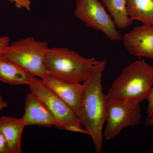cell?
Segmentation results:
<instances>
[{
    "label": "cell",
    "instance_id": "obj_1",
    "mask_svg": "<svg viewBox=\"0 0 153 153\" xmlns=\"http://www.w3.org/2000/svg\"><path fill=\"white\" fill-rule=\"evenodd\" d=\"M106 59L100 61L90 76L83 82V92L79 112L76 114L80 123L89 132L97 152L102 150V130L105 122L107 100L101 85Z\"/></svg>",
    "mask_w": 153,
    "mask_h": 153
},
{
    "label": "cell",
    "instance_id": "obj_2",
    "mask_svg": "<svg viewBox=\"0 0 153 153\" xmlns=\"http://www.w3.org/2000/svg\"><path fill=\"white\" fill-rule=\"evenodd\" d=\"M153 85V66L144 59L133 62L116 77L106 95L108 100L139 104Z\"/></svg>",
    "mask_w": 153,
    "mask_h": 153
},
{
    "label": "cell",
    "instance_id": "obj_3",
    "mask_svg": "<svg viewBox=\"0 0 153 153\" xmlns=\"http://www.w3.org/2000/svg\"><path fill=\"white\" fill-rule=\"evenodd\" d=\"M99 61L66 47L50 48L44 62L47 74L65 82L79 83L90 76Z\"/></svg>",
    "mask_w": 153,
    "mask_h": 153
},
{
    "label": "cell",
    "instance_id": "obj_4",
    "mask_svg": "<svg viewBox=\"0 0 153 153\" xmlns=\"http://www.w3.org/2000/svg\"><path fill=\"white\" fill-rule=\"evenodd\" d=\"M49 49L47 41H38L30 36L10 45L3 55L30 76L42 79L47 74L44 62Z\"/></svg>",
    "mask_w": 153,
    "mask_h": 153
},
{
    "label": "cell",
    "instance_id": "obj_5",
    "mask_svg": "<svg viewBox=\"0 0 153 153\" xmlns=\"http://www.w3.org/2000/svg\"><path fill=\"white\" fill-rule=\"evenodd\" d=\"M74 15L88 27L102 31L112 41L123 39L112 17L99 0H76Z\"/></svg>",
    "mask_w": 153,
    "mask_h": 153
},
{
    "label": "cell",
    "instance_id": "obj_6",
    "mask_svg": "<svg viewBox=\"0 0 153 153\" xmlns=\"http://www.w3.org/2000/svg\"><path fill=\"white\" fill-rule=\"evenodd\" d=\"M141 119L139 104L107 100L104 136L107 140L114 138L123 129L139 124Z\"/></svg>",
    "mask_w": 153,
    "mask_h": 153
},
{
    "label": "cell",
    "instance_id": "obj_7",
    "mask_svg": "<svg viewBox=\"0 0 153 153\" xmlns=\"http://www.w3.org/2000/svg\"><path fill=\"white\" fill-rule=\"evenodd\" d=\"M30 88L31 92L42 100L52 114L64 128L69 125L82 127L77 116L70 107L38 77H32Z\"/></svg>",
    "mask_w": 153,
    "mask_h": 153
},
{
    "label": "cell",
    "instance_id": "obj_8",
    "mask_svg": "<svg viewBox=\"0 0 153 153\" xmlns=\"http://www.w3.org/2000/svg\"><path fill=\"white\" fill-rule=\"evenodd\" d=\"M25 114L21 118L26 126L37 125L64 130L60 123L52 114L39 97L32 92L27 94L25 100Z\"/></svg>",
    "mask_w": 153,
    "mask_h": 153
},
{
    "label": "cell",
    "instance_id": "obj_9",
    "mask_svg": "<svg viewBox=\"0 0 153 153\" xmlns=\"http://www.w3.org/2000/svg\"><path fill=\"white\" fill-rule=\"evenodd\" d=\"M124 45L130 54L153 59V26L141 25L123 36Z\"/></svg>",
    "mask_w": 153,
    "mask_h": 153
},
{
    "label": "cell",
    "instance_id": "obj_10",
    "mask_svg": "<svg viewBox=\"0 0 153 153\" xmlns=\"http://www.w3.org/2000/svg\"><path fill=\"white\" fill-rule=\"evenodd\" d=\"M42 79L49 88L70 107L76 114L79 112L84 85L59 80L47 74Z\"/></svg>",
    "mask_w": 153,
    "mask_h": 153
},
{
    "label": "cell",
    "instance_id": "obj_11",
    "mask_svg": "<svg viewBox=\"0 0 153 153\" xmlns=\"http://www.w3.org/2000/svg\"><path fill=\"white\" fill-rule=\"evenodd\" d=\"M25 126L21 119L3 116L0 118V130L5 138L10 153H22L21 140Z\"/></svg>",
    "mask_w": 153,
    "mask_h": 153
},
{
    "label": "cell",
    "instance_id": "obj_12",
    "mask_svg": "<svg viewBox=\"0 0 153 153\" xmlns=\"http://www.w3.org/2000/svg\"><path fill=\"white\" fill-rule=\"evenodd\" d=\"M32 77L10 59L0 56L1 82L11 85H29Z\"/></svg>",
    "mask_w": 153,
    "mask_h": 153
},
{
    "label": "cell",
    "instance_id": "obj_13",
    "mask_svg": "<svg viewBox=\"0 0 153 153\" xmlns=\"http://www.w3.org/2000/svg\"><path fill=\"white\" fill-rule=\"evenodd\" d=\"M126 8L132 21L153 26V0H125Z\"/></svg>",
    "mask_w": 153,
    "mask_h": 153
},
{
    "label": "cell",
    "instance_id": "obj_14",
    "mask_svg": "<svg viewBox=\"0 0 153 153\" xmlns=\"http://www.w3.org/2000/svg\"><path fill=\"white\" fill-rule=\"evenodd\" d=\"M102 4L112 17L117 27L120 30L127 28L132 24L129 17L125 0H100Z\"/></svg>",
    "mask_w": 153,
    "mask_h": 153
},
{
    "label": "cell",
    "instance_id": "obj_15",
    "mask_svg": "<svg viewBox=\"0 0 153 153\" xmlns=\"http://www.w3.org/2000/svg\"><path fill=\"white\" fill-rule=\"evenodd\" d=\"M12 3H14L15 5L18 8H24L28 11L31 10V2L30 0H8Z\"/></svg>",
    "mask_w": 153,
    "mask_h": 153
},
{
    "label": "cell",
    "instance_id": "obj_16",
    "mask_svg": "<svg viewBox=\"0 0 153 153\" xmlns=\"http://www.w3.org/2000/svg\"><path fill=\"white\" fill-rule=\"evenodd\" d=\"M10 38L7 36L0 37V56L2 55L10 46Z\"/></svg>",
    "mask_w": 153,
    "mask_h": 153
},
{
    "label": "cell",
    "instance_id": "obj_17",
    "mask_svg": "<svg viewBox=\"0 0 153 153\" xmlns=\"http://www.w3.org/2000/svg\"><path fill=\"white\" fill-rule=\"evenodd\" d=\"M0 153H10L5 138L0 130Z\"/></svg>",
    "mask_w": 153,
    "mask_h": 153
},
{
    "label": "cell",
    "instance_id": "obj_18",
    "mask_svg": "<svg viewBox=\"0 0 153 153\" xmlns=\"http://www.w3.org/2000/svg\"><path fill=\"white\" fill-rule=\"evenodd\" d=\"M148 101L147 113L148 117L153 116V85L146 99Z\"/></svg>",
    "mask_w": 153,
    "mask_h": 153
},
{
    "label": "cell",
    "instance_id": "obj_19",
    "mask_svg": "<svg viewBox=\"0 0 153 153\" xmlns=\"http://www.w3.org/2000/svg\"><path fill=\"white\" fill-rule=\"evenodd\" d=\"M64 130L76 132L81 133L89 135V132L86 129H84L81 127L76 125H69L66 126L64 128Z\"/></svg>",
    "mask_w": 153,
    "mask_h": 153
},
{
    "label": "cell",
    "instance_id": "obj_20",
    "mask_svg": "<svg viewBox=\"0 0 153 153\" xmlns=\"http://www.w3.org/2000/svg\"><path fill=\"white\" fill-rule=\"evenodd\" d=\"M8 103L7 101H4L3 99L2 95L0 94V111H1L3 108H6L8 107Z\"/></svg>",
    "mask_w": 153,
    "mask_h": 153
},
{
    "label": "cell",
    "instance_id": "obj_21",
    "mask_svg": "<svg viewBox=\"0 0 153 153\" xmlns=\"http://www.w3.org/2000/svg\"><path fill=\"white\" fill-rule=\"evenodd\" d=\"M145 124L147 126H153V116L148 117L145 122Z\"/></svg>",
    "mask_w": 153,
    "mask_h": 153
}]
</instances>
